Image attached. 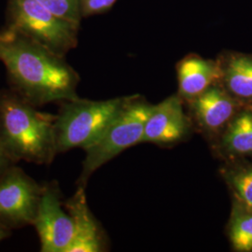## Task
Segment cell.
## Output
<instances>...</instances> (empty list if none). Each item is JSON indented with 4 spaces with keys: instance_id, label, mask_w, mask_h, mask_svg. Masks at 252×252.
I'll list each match as a JSON object with an SVG mask.
<instances>
[{
    "instance_id": "cell-7",
    "label": "cell",
    "mask_w": 252,
    "mask_h": 252,
    "mask_svg": "<svg viewBox=\"0 0 252 252\" xmlns=\"http://www.w3.org/2000/svg\"><path fill=\"white\" fill-rule=\"evenodd\" d=\"M33 226L39 238L40 252H68L74 236V224L61 201V191L56 181L43 185Z\"/></svg>"
},
{
    "instance_id": "cell-8",
    "label": "cell",
    "mask_w": 252,
    "mask_h": 252,
    "mask_svg": "<svg viewBox=\"0 0 252 252\" xmlns=\"http://www.w3.org/2000/svg\"><path fill=\"white\" fill-rule=\"evenodd\" d=\"M182 101L179 94H174L152 106L141 143L171 144L187 135L190 123L184 112Z\"/></svg>"
},
{
    "instance_id": "cell-12",
    "label": "cell",
    "mask_w": 252,
    "mask_h": 252,
    "mask_svg": "<svg viewBox=\"0 0 252 252\" xmlns=\"http://www.w3.org/2000/svg\"><path fill=\"white\" fill-rule=\"evenodd\" d=\"M218 61L221 69L220 83L245 107L252 108V54L224 52Z\"/></svg>"
},
{
    "instance_id": "cell-14",
    "label": "cell",
    "mask_w": 252,
    "mask_h": 252,
    "mask_svg": "<svg viewBox=\"0 0 252 252\" xmlns=\"http://www.w3.org/2000/svg\"><path fill=\"white\" fill-rule=\"evenodd\" d=\"M228 234L234 251L252 252V209L234 198Z\"/></svg>"
},
{
    "instance_id": "cell-1",
    "label": "cell",
    "mask_w": 252,
    "mask_h": 252,
    "mask_svg": "<svg viewBox=\"0 0 252 252\" xmlns=\"http://www.w3.org/2000/svg\"><path fill=\"white\" fill-rule=\"evenodd\" d=\"M0 62L10 89L37 108L79 97L80 77L64 56L7 26L0 29Z\"/></svg>"
},
{
    "instance_id": "cell-13",
    "label": "cell",
    "mask_w": 252,
    "mask_h": 252,
    "mask_svg": "<svg viewBox=\"0 0 252 252\" xmlns=\"http://www.w3.org/2000/svg\"><path fill=\"white\" fill-rule=\"evenodd\" d=\"M220 135V151L226 157H252V108H241Z\"/></svg>"
},
{
    "instance_id": "cell-5",
    "label": "cell",
    "mask_w": 252,
    "mask_h": 252,
    "mask_svg": "<svg viewBox=\"0 0 252 252\" xmlns=\"http://www.w3.org/2000/svg\"><path fill=\"white\" fill-rule=\"evenodd\" d=\"M6 26L64 57L78 44L80 27L59 18L37 0H7Z\"/></svg>"
},
{
    "instance_id": "cell-3",
    "label": "cell",
    "mask_w": 252,
    "mask_h": 252,
    "mask_svg": "<svg viewBox=\"0 0 252 252\" xmlns=\"http://www.w3.org/2000/svg\"><path fill=\"white\" fill-rule=\"evenodd\" d=\"M130 97L101 101L77 97L63 101L55 120L57 153L75 148L86 150L96 142Z\"/></svg>"
},
{
    "instance_id": "cell-2",
    "label": "cell",
    "mask_w": 252,
    "mask_h": 252,
    "mask_svg": "<svg viewBox=\"0 0 252 252\" xmlns=\"http://www.w3.org/2000/svg\"><path fill=\"white\" fill-rule=\"evenodd\" d=\"M56 114L37 107L9 89L0 90V138L14 162L50 164L57 153Z\"/></svg>"
},
{
    "instance_id": "cell-9",
    "label": "cell",
    "mask_w": 252,
    "mask_h": 252,
    "mask_svg": "<svg viewBox=\"0 0 252 252\" xmlns=\"http://www.w3.org/2000/svg\"><path fill=\"white\" fill-rule=\"evenodd\" d=\"M189 103L197 125L209 135H220L235 114L245 107L220 83L212 85Z\"/></svg>"
},
{
    "instance_id": "cell-19",
    "label": "cell",
    "mask_w": 252,
    "mask_h": 252,
    "mask_svg": "<svg viewBox=\"0 0 252 252\" xmlns=\"http://www.w3.org/2000/svg\"><path fill=\"white\" fill-rule=\"evenodd\" d=\"M12 233V230L9 229L8 227L3 225L2 223H0V243L5 240L6 238H8L10 236V234Z\"/></svg>"
},
{
    "instance_id": "cell-15",
    "label": "cell",
    "mask_w": 252,
    "mask_h": 252,
    "mask_svg": "<svg viewBox=\"0 0 252 252\" xmlns=\"http://www.w3.org/2000/svg\"><path fill=\"white\" fill-rule=\"evenodd\" d=\"M234 198L252 209V162L234 164L223 172Z\"/></svg>"
},
{
    "instance_id": "cell-10",
    "label": "cell",
    "mask_w": 252,
    "mask_h": 252,
    "mask_svg": "<svg viewBox=\"0 0 252 252\" xmlns=\"http://www.w3.org/2000/svg\"><path fill=\"white\" fill-rule=\"evenodd\" d=\"M63 206L72 218L74 224L72 243L67 252H104V235L88 206L85 187L79 186Z\"/></svg>"
},
{
    "instance_id": "cell-4",
    "label": "cell",
    "mask_w": 252,
    "mask_h": 252,
    "mask_svg": "<svg viewBox=\"0 0 252 252\" xmlns=\"http://www.w3.org/2000/svg\"><path fill=\"white\" fill-rule=\"evenodd\" d=\"M152 106L144 100L131 96L126 106L108 126L99 139L87 148L79 186L85 187L91 176L102 165L126 149L141 143L145 123Z\"/></svg>"
},
{
    "instance_id": "cell-17",
    "label": "cell",
    "mask_w": 252,
    "mask_h": 252,
    "mask_svg": "<svg viewBox=\"0 0 252 252\" xmlns=\"http://www.w3.org/2000/svg\"><path fill=\"white\" fill-rule=\"evenodd\" d=\"M118 0H80L82 18L99 15L112 9Z\"/></svg>"
},
{
    "instance_id": "cell-18",
    "label": "cell",
    "mask_w": 252,
    "mask_h": 252,
    "mask_svg": "<svg viewBox=\"0 0 252 252\" xmlns=\"http://www.w3.org/2000/svg\"><path fill=\"white\" fill-rule=\"evenodd\" d=\"M16 164V162L12 160V158L7 153L2 140L0 138V176L6 171L10 166Z\"/></svg>"
},
{
    "instance_id": "cell-6",
    "label": "cell",
    "mask_w": 252,
    "mask_h": 252,
    "mask_svg": "<svg viewBox=\"0 0 252 252\" xmlns=\"http://www.w3.org/2000/svg\"><path fill=\"white\" fill-rule=\"evenodd\" d=\"M43 185L15 164L0 176V223L10 230L33 226Z\"/></svg>"
},
{
    "instance_id": "cell-16",
    "label": "cell",
    "mask_w": 252,
    "mask_h": 252,
    "mask_svg": "<svg viewBox=\"0 0 252 252\" xmlns=\"http://www.w3.org/2000/svg\"><path fill=\"white\" fill-rule=\"evenodd\" d=\"M59 18L78 27L81 26L80 0H37Z\"/></svg>"
},
{
    "instance_id": "cell-11",
    "label": "cell",
    "mask_w": 252,
    "mask_h": 252,
    "mask_svg": "<svg viewBox=\"0 0 252 252\" xmlns=\"http://www.w3.org/2000/svg\"><path fill=\"white\" fill-rule=\"evenodd\" d=\"M179 95L187 102L194 99L212 85L220 83L221 69L217 60L190 54L177 64Z\"/></svg>"
}]
</instances>
